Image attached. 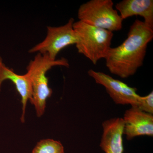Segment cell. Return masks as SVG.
Listing matches in <instances>:
<instances>
[{"mask_svg":"<svg viewBox=\"0 0 153 153\" xmlns=\"http://www.w3.org/2000/svg\"><path fill=\"white\" fill-rule=\"evenodd\" d=\"M153 38V29L136 20L125 41L110 49L105 58L107 68L111 74L122 78L133 75L142 66L148 44Z\"/></svg>","mask_w":153,"mask_h":153,"instance_id":"cell-1","label":"cell"},{"mask_svg":"<svg viewBox=\"0 0 153 153\" xmlns=\"http://www.w3.org/2000/svg\"><path fill=\"white\" fill-rule=\"evenodd\" d=\"M55 66H69L68 60L62 57L52 60L46 55L38 53L27 67V74L31 80L33 96L31 103L35 106L38 117L44 114L47 99L51 96L52 89L49 86L47 71Z\"/></svg>","mask_w":153,"mask_h":153,"instance_id":"cell-2","label":"cell"},{"mask_svg":"<svg viewBox=\"0 0 153 153\" xmlns=\"http://www.w3.org/2000/svg\"><path fill=\"white\" fill-rule=\"evenodd\" d=\"M73 28L77 37L75 45L78 53L84 55L94 65L100 59H105L111 48L113 32L80 21L74 22Z\"/></svg>","mask_w":153,"mask_h":153,"instance_id":"cell-3","label":"cell"},{"mask_svg":"<svg viewBox=\"0 0 153 153\" xmlns=\"http://www.w3.org/2000/svg\"><path fill=\"white\" fill-rule=\"evenodd\" d=\"M111 0H91L80 6L79 21L88 25L113 32L120 31L123 21Z\"/></svg>","mask_w":153,"mask_h":153,"instance_id":"cell-4","label":"cell"},{"mask_svg":"<svg viewBox=\"0 0 153 153\" xmlns=\"http://www.w3.org/2000/svg\"><path fill=\"white\" fill-rule=\"evenodd\" d=\"M74 19L71 18L66 25L58 27H47L46 38L29 50L30 53L46 55L52 60L61 50L70 45L76 44L77 39L73 28Z\"/></svg>","mask_w":153,"mask_h":153,"instance_id":"cell-5","label":"cell"},{"mask_svg":"<svg viewBox=\"0 0 153 153\" xmlns=\"http://www.w3.org/2000/svg\"><path fill=\"white\" fill-rule=\"evenodd\" d=\"M88 73L97 83L105 88L116 104L137 106L140 96L137 93L136 88L130 87L124 82L103 72L90 69Z\"/></svg>","mask_w":153,"mask_h":153,"instance_id":"cell-6","label":"cell"},{"mask_svg":"<svg viewBox=\"0 0 153 153\" xmlns=\"http://www.w3.org/2000/svg\"><path fill=\"white\" fill-rule=\"evenodd\" d=\"M123 119V134L127 139L140 136H153V114L144 112L137 106H131L126 111Z\"/></svg>","mask_w":153,"mask_h":153,"instance_id":"cell-7","label":"cell"},{"mask_svg":"<svg viewBox=\"0 0 153 153\" xmlns=\"http://www.w3.org/2000/svg\"><path fill=\"white\" fill-rule=\"evenodd\" d=\"M103 133L100 147L105 153H123L124 122L122 118H113L102 123Z\"/></svg>","mask_w":153,"mask_h":153,"instance_id":"cell-8","label":"cell"},{"mask_svg":"<svg viewBox=\"0 0 153 153\" xmlns=\"http://www.w3.org/2000/svg\"><path fill=\"white\" fill-rule=\"evenodd\" d=\"M7 79L13 83L21 96L22 110L21 121L24 122L27 102L28 100L31 102L33 96L31 80L27 73L20 75L15 73L13 69L7 67L0 56V91L2 82Z\"/></svg>","mask_w":153,"mask_h":153,"instance_id":"cell-9","label":"cell"},{"mask_svg":"<svg viewBox=\"0 0 153 153\" xmlns=\"http://www.w3.org/2000/svg\"><path fill=\"white\" fill-rule=\"evenodd\" d=\"M115 8L123 20L139 16L147 26L153 29V0H123L117 4Z\"/></svg>","mask_w":153,"mask_h":153,"instance_id":"cell-10","label":"cell"},{"mask_svg":"<svg viewBox=\"0 0 153 153\" xmlns=\"http://www.w3.org/2000/svg\"><path fill=\"white\" fill-rule=\"evenodd\" d=\"M31 153H64V147L60 141L47 139L38 142Z\"/></svg>","mask_w":153,"mask_h":153,"instance_id":"cell-11","label":"cell"},{"mask_svg":"<svg viewBox=\"0 0 153 153\" xmlns=\"http://www.w3.org/2000/svg\"><path fill=\"white\" fill-rule=\"evenodd\" d=\"M144 112L153 114V92L152 91L148 95L141 97L137 106Z\"/></svg>","mask_w":153,"mask_h":153,"instance_id":"cell-12","label":"cell"}]
</instances>
